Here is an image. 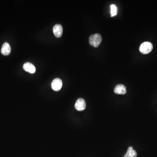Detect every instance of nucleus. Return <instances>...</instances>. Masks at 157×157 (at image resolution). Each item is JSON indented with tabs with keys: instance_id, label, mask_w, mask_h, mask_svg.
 I'll return each instance as SVG.
<instances>
[{
	"instance_id": "obj_1",
	"label": "nucleus",
	"mask_w": 157,
	"mask_h": 157,
	"mask_svg": "<svg viewBox=\"0 0 157 157\" xmlns=\"http://www.w3.org/2000/svg\"><path fill=\"white\" fill-rule=\"evenodd\" d=\"M102 41V37L99 34H95L90 36L89 43L90 45L94 47H98Z\"/></svg>"
},
{
	"instance_id": "obj_2",
	"label": "nucleus",
	"mask_w": 157,
	"mask_h": 157,
	"mask_svg": "<svg viewBox=\"0 0 157 157\" xmlns=\"http://www.w3.org/2000/svg\"><path fill=\"white\" fill-rule=\"evenodd\" d=\"M153 49V45L152 43L146 41L141 44L140 47L141 53L144 54H147L152 52Z\"/></svg>"
},
{
	"instance_id": "obj_3",
	"label": "nucleus",
	"mask_w": 157,
	"mask_h": 157,
	"mask_svg": "<svg viewBox=\"0 0 157 157\" xmlns=\"http://www.w3.org/2000/svg\"><path fill=\"white\" fill-rule=\"evenodd\" d=\"M62 87V82L59 78H56L53 80L51 84V87L53 90L58 91L61 89Z\"/></svg>"
},
{
	"instance_id": "obj_4",
	"label": "nucleus",
	"mask_w": 157,
	"mask_h": 157,
	"mask_svg": "<svg viewBox=\"0 0 157 157\" xmlns=\"http://www.w3.org/2000/svg\"><path fill=\"white\" fill-rule=\"evenodd\" d=\"M76 109L78 111H83L86 109V103L85 100L79 98L76 101L75 104Z\"/></svg>"
},
{
	"instance_id": "obj_5",
	"label": "nucleus",
	"mask_w": 157,
	"mask_h": 157,
	"mask_svg": "<svg viewBox=\"0 0 157 157\" xmlns=\"http://www.w3.org/2000/svg\"><path fill=\"white\" fill-rule=\"evenodd\" d=\"M53 32L55 36L57 38L61 37L63 33V28L60 24H57L53 28Z\"/></svg>"
},
{
	"instance_id": "obj_6",
	"label": "nucleus",
	"mask_w": 157,
	"mask_h": 157,
	"mask_svg": "<svg viewBox=\"0 0 157 157\" xmlns=\"http://www.w3.org/2000/svg\"><path fill=\"white\" fill-rule=\"evenodd\" d=\"M24 70L30 74H33L35 72L36 69L35 66L30 62H26L23 66Z\"/></svg>"
},
{
	"instance_id": "obj_7",
	"label": "nucleus",
	"mask_w": 157,
	"mask_h": 157,
	"mask_svg": "<svg viewBox=\"0 0 157 157\" xmlns=\"http://www.w3.org/2000/svg\"><path fill=\"white\" fill-rule=\"evenodd\" d=\"M1 53L5 56H8L11 53V47L9 44L5 43L3 44L1 49Z\"/></svg>"
},
{
	"instance_id": "obj_8",
	"label": "nucleus",
	"mask_w": 157,
	"mask_h": 157,
	"mask_svg": "<svg viewBox=\"0 0 157 157\" xmlns=\"http://www.w3.org/2000/svg\"><path fill=\"white\" fill-rule=\"evenodd\" d=\"M115 93L118 94H125L127 93L126 88L122 84H119L115 87L114 89Z\"/></svg>"
},
{
	"instance_id": "obj_9",
	"label": "nucleus",
	"mask_w": 157,
	"mask_h": 157,
	"mask_svg": "<svg viewBox=\"0 0 157 157\" xmlns=\"http://www.w3.org/2000/svg\"><path fill=\"white\" fill-rule=\"evenodd\" d=\"M137 153L135 150H133V148L132 147L128 148L127 152L126 154L124 155V157H137Z\"/></svg>"
},
{
	"instance_id": "obj_10",
	"label": "nucleus",
	"mask_w": 157,
	"mask_h": 157,
	"mask_svg": "<svg viewBox=\"0 0 157 157\" xmlns=\"http://www.w3.org/2000/svg\"><path fill=\"white\" fill-rule=\"evenodd\" d=\"M110 9H111V16H115L117 13V8L116 6L114 5H112L110 6Z\"/></svg>"
}]
</instances>
